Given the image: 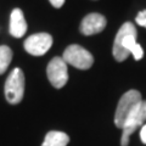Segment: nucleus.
<instances>
[{
    "label": "nucleus",
    "instance_id": "obj_1",
    "mask_svg": "<svg viewBox=\"0 0 146 146\" xmlns=\"http://www.w3.org/2000/svg\"><path fill=\"white\" fill-rule=\"evenodd\" d=\"M136 35H138V32L131 22H125L122 25L113 42L112 52L116 61H124L129 55H133L136 61L143 58L144 50L140 44L136 43Z\"/></svg>",
    "mask_w": 146,
    "mask_h": 146
},
{
    "label": "nucleus",
    "instance_id": "obj_8",
    "mask_svg": "<svg viewBox=\"0 0 146 146\" xmlns=\"http://www.w3.org/2000/svg\"><path fill=\"white\" fill-rule=\"evenodd\" d=\"M107 21L105 16H102L101 13H89L86 15L80 22V33L84 35H93V34H98L100 32H102L106 28Z\"/></svg>",
    "mask_w": 146,
    "mask_h": 146
},
{
    "label": "nucleus",
    "instance_id": "obj_13",
    "mask_svg": "<svg viewBox=\"0 0 146 146\" xmlns=\"http://www.w3.org/2000/svg\"><path fill=\"white\" fill-rule=\"evenodd\" d=\"M49 1L54 7H56V9L62 7V5L65 4V0H49Z\"/></svg>",
    "mask_w": 146,
    "mask_h": 146
},
{
    "label": "nucleus",
    "instance_id": "obj_6",
    "mask_svg": "<svg viewBox=\"0 0 146 146\" xmlns=\"http://www.w3.org/2000/svg\"><path fill=\"white\" fill-rule=\"evenodd\" d=\"M46 74L49 82L56 89H61L68 82L67 63L62 57H54L46 67Z\"/></svg>",
    "mask_w": 146,
    "mask_h": 146
},
{
    "label": "nucleus",
    "instance_id": "obj_12",
    "mask_svg": "<svg viewBox=\"0 0 146 146\" xmlns=\"http://www.w3.org/2000/svg\"><path fill=\"white\" fill-rule=\"evenodd\" d=\"M135 21H136V23H138L139 26L145 27V28H146V10L140 11L138 13V16H136Z\"/></svg>",
    "mask_w": 146,
    "mask_h": 146
},
{
    "label": "nucleus",
    "instance_id": "obj_9",
    "mask_svg": "<svg viewBox=\"0 0 146 146\" xmlns=\"http://www.w3.org/2000/svg\"><path fill=\"white\" fill-rule=\"evenodd\" d=\"M27 32V22L21 9H13L10 16V34L13 38H22Z\"/></svg>",
    "mask_w": 146,
    "mask_h": 146
},
{
    "label": "nucleus",
    "instance_id": "obj_2",
    "mask_svg": "<svg viewBox=\"0 0 146 146\" xmlns=\"http://www.w3.org/2000/svg\"><path fill=\"white\" fill-rule=\"evenodd\" d=\"M143 101L141 94L138 90H129L122 95L119 102L117 105L116 113H115V124L117 128H123L133 111L136 108V106Z\"/></svg>",
    "mask_w": 146,
    "mask_h": 146
},
{
    "label": "nucleus",
    "instance_id": "obj_7",
    "mask_svg": "<svg viewBox=\"0 0 146 146\" xmlns=\"http://www.w3.org/2000/svg\"><path fill=\"white\" fill-rule=\"evenodd\" d=\"M25 50L33 56L46 54L52 45V36L48 33H36L25 40Z\"/></svg>",
    "mask_w": 146,
    "mask_h": 146
},
{
    "label": "nucleus",
    "instance_id": "obj_4",
    "mask_svg": "<svg viewBox=\"0 0 146 146\" xmlns=\"http://www.w3.org/2000/svg\"><path fill=\"white\" fill-rule=\"evenodd\" d=\"M62 58L67 65H71L78 70H89L94 63V57L88 50L82 48L80 45L72 44L65 51Z\"/></svg>",
    "mask_w": 146,
    "mask_h": 146
},
{
    "label": "nucleus",
    "instance_id": "obj_14",
    "mask_svg": "<svg viewBox=\"0 0 146 146\" xmlns=\"http://www.w3.org/2000/svg\"><path fill=\"white\" fill-rule=\"evenodd\" d=\"M140 139L144 144H146V124L143 125V128H141V130H140Z\"/></svg>",
    "mask_w": 146,
    "mask_h": 146
},
{
    "label": "nucleus",
    "instance_id": "obj_11",
    "mask_svg": "<svg viewBox=\"0 0 146 146\" xmlns=\"http://www.w3.org/2000/svg\"><path fill=\"white\" fill-rule=\"evenodd\" d=\"M11 60L12 50L6 45H1L0 46V74H4L6 72L9 65L11 63Z\"/></svg>",
    "mask_w": 146,
    "mask_h": 146
},
{
    "label": "nucleus",
    "instance_id": "obj_5",
    "mask_svg": "<svg viewBox=\"0 0 146 146\" xmlns=\"http://www.w3.org/2000/svg\"><path fill=\"white\" fill-rule=\"evenodd\" d=\"M146 121V101H141L136 108L133 111V113L128 117L125 124L122 128V138H121V145L128 146L129 145V138L133 134V131L138 127L143 125Z\"/></svg>",
    "mask_w": 146,
    "mask_h": 146
},
{
    "label": "nucleus",
    "instance_id": "obj_10",
    "mask_svg": "<svg viewBox=\"0 0 146 146\" xmlns=\"http://www.w3.org/2000/svg\"><path fill=\"white\" fill-rule=\"evenodd\" d=\"M70 143V136L63 131L51 130L45 135L42 146H67Z\"/></svg>",
    "mask_w": 146,
    "mask_h": 146
},
{
    "label": "nucleus",
    "instance_id": "obj_3",
    "mask_svg": "<svg viewBox=\"0 0 146 146\" xmlns=\"http://www.w3.org/2000/svg\"><path fill=\"white\" fill-rule=\"evenodd\" d=\"M5 98L9 104L17 105L25 95V74L21 68H15L5 82Z\"/></svg>",
    "mask_w": 146,
    "mask_h": 146
}]
</instances>
